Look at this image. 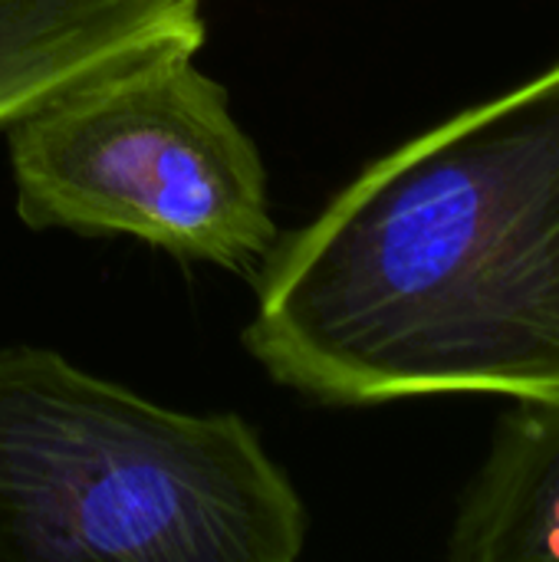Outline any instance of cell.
I'll return each instance as SVG.
<instances>
[{
    "mask_svg": "<svg viewBox=\"0 0 559 562\" xmlns=\"http://www.w3.org/2000/svg\"><path fill=\"white\" fill-rule=\"evenodd\" d=\"M455 562H559V402H521L494 428L448 530Z\"/></svg>",
    "mask_w": 559,
    "mask_h": 562,
    "instance_id": "5",
    "label": "cell"
},
{
    "mask_svg": "<svg viewBox=\"0 0 559 562\" xmlns=\"http://www.w3.org/2000/svg\"><path fill=\"white\" fill-rule=\"evenodd\" d=\"M306 504L237 412L0 349V562H293Z\"/></svg>",
    "mask_w": 559,
    "mask_h": 562,
    "instance_id": "2",
    "label": "cell"
},
{
    "mask_svg": "<svg viewBox=\"0 0 559 562\" xmlns=\"http://www.w3.org/2000/svg\"><path fill=\"white\" fill-rule=\"evenodd\" d=\"M198 49H158L69 82L7 125L16 214L125 234L257 277L280 240L267 165Z\"/></svg>",
    "mask_w": 559,
    "mask_h": 562,
    "instance_id": "3",
    "label": "cell"
},
{
    "mask_svg": "<svg viewBox=\"0 0 559 562\" xmlns=\"http://www.w3.org/2000/svg\"><path fill=\"white\" fill-rule=\"evenodd\" d=\"M254 286L247 352L313 402H559V63L366 165Z\"/></svg>",
    "mask_w": 559,
    "mask_h": 562,
    "instance_id": "1",
    "label": "cell"
},
{
    "mask_svg": "<svg viewBox=\"0 0 559 562\" xmlns=\"http://www.w3.org/2000/svg\"><path fill=\"white\" fill-rule=\"evenodd\" d=\"M204 0H0V128L76 79L201 49Z\"/></svg>",
    "mask_w": 559,
    "mask_h": 562,
    "instance_id": "4",
    "label": "cell"
}]
</instances>
